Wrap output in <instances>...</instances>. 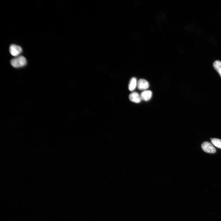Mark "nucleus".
<instances>
[{"label":"nucleus","instance_id":"nucleus-1","mask_svg":"<svg viewBox=\"0 0 221 221\" xmlns=\"http://www.w3.org/2000/svg\"><path fill=\"white\" fill-rule=\"evenodd\" d=\"M11 64L15 68H21L26 65L27 60L24 56H19L12 59L11 61Z\"/></svg>","mask_w":221,"mask_h":221},{"label":"nucleus","instance_id":"nucleus-2","mask_svg":"<svg viewBox=\"0 0 221 221\" xmlns=\"http://www.w3.org/2000/svg\"><path fill=\"white\" fill-rule=\"evenodd\" d=\"M201 147L203 150L206 153L213 154L216 152V149L213 144L209 142H203Z\"/></svg>","mask_w":221,"mask_h":221},{"label":"nucleus","instance_id":"nucleus-3","mask_svg":"<svg viewBox=\"0 0 221 221\" xmlns=\"http://www.w3.org/2000/svg\"><path fill=\"white\" fill-rule=\"evenodd\" d=\"M22 49L19 45L12 44L10 47V52L13 56L18 57L22 53Z\"/></svg>","mask_w":221,"mask_h":221},{"label":"nucleus","instance_id":"nucleus-4","mask_svg":"<svg viewBox=\"0 0 221 221\" xmlns=\"http://www.w3.org/2000/svg\"><path fill=\"white\" fill-rule=\"evenodd\" d=\"M137 87L140 90H145L149 87V84L148 82L144 79H140L137 82Z\"/></svg>","mask_w":221,"mask_h":221},{"label":"nucleus","instance_id":"nucleus-5","mask_svg":"<svg viewBox=\"0 0 221 221\" xmlns=\"http://www.w3.org/2000/svg\"><path fill=\"white\" fill-rule=\"evenodd\" d=\"M152 95V92L150 90H144L141 92L140 95L142 100L145 102L150 100Z\"/></svg>","mask_w":221,"mask_h":221},{"label":"nucleus","instance_id":"nucleus-6","mask_svg":"<svg viewBox=\"0 0 221 221\" xmlns=\"http://www.w3.org/2000/svg\"><path fill=\"white\" fill-rule=\"evenodd\" d=\"M129 97L131 101L136 103H140L142 100L140 95L138 93L136 92H134L131 93L129 95Z\"/></svg>","mask_w":221,"mask_h":221},{"label":"nucleus","instance_id":"nucleus-7","mask_svg":"<svg viewBox=\"0 0 221 221\" xmlns=\"http://www.w3.org/2000/svg\"><path fill=\"white\" fill-rule=\"evenodd\" d=\"M137 82L135 78H132L131 79L129 85V91H133L136 89L137 86Z\"/></svg>","mask_w":221,"mask_h":221},{"label":"nucleus","instance_id":"nucleus-8","mask_svg":"<svg viewBox=\"0 0 221 221\" xmlns=\"http://www.w3.org/2000/svg\"><path fill=\"white\" fill-rule=\"evenodd\" d=\"M212 144L217 147V148L221 149V140L216 139H211Z\"/></svg>","mask_w":221,"mask_h":221},{"label":"nucleus","instance_id":"nucleus-9","mask_svg":"<svg viewBox=\"0 0 221 221\" xmlns=\"http://www.w3.org/2000/svg\"><path fill=\"white\" fill-rule=\"evenodd\" d=\"M213 66L214 68L218 72L221 69V62L219 60L215 61L213 63Z\"/></svg>","mask_w":221,"mask_h":221},{"label":"nucleus","instance_id":"nucleus-10","mask_svg":"<svg viewBox=\"0 0 221 221\" xmlns=\"http://www.w3.org/2000/svg\"><path fill=\"white\" fill-rule=\"evenodd\" d=\"M221 78V69H220L218 72Z\"/></svg>","mask_w":221,"mask_h":221}]
</instances>
